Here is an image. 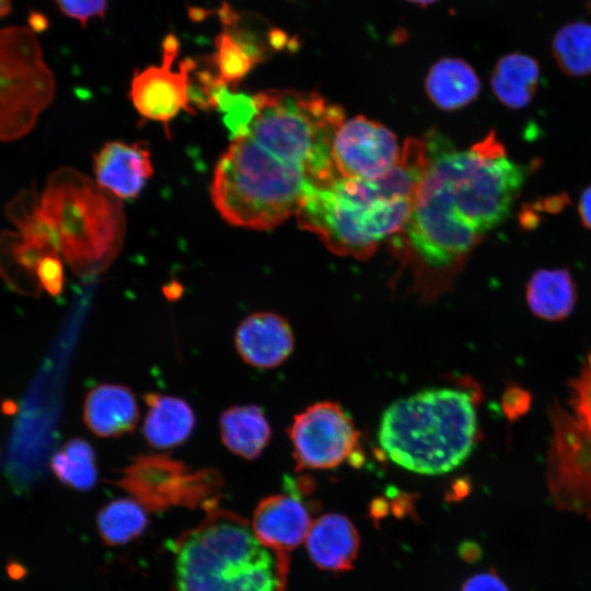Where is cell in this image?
<instances>
[{"label": "cell", "mask_w": 591, "mask_h": 591, "mask_svg": "<svg viewBox=\"0 0 591 591\" xmlns=\"http://www.w3.org/2000/svg\"><path fill=\"white\" fill-rule=\"evenodd\" d=\"M428 164L395 250L412 289L429 303L450 290L468 254L510 215L529 167L510 160L494 132L467 150L425 138Z\"/></svg>", "instance_id": "cell-1"}, {"label": "cell", "mask_w": 591, "mask_h": 591, "mask_svg": "<svg viewBox=\"0 0 591 591\" xmlns=\"http://www.w3.org/2000/svg\"><path fill=\"white\" fill-rule=\"evenodd\" d=\"M425 138L405 140L398 162L374 179L337 177L310 189L296 211L299 225L340 256L369 258L387 236L399 232L426 173Z\"/></svg>", "instance_id": "cell-2"}, {"label": "cell", "mask_w": 591, "mask_h": 591, "mask_svg": "<svg viewBox=\"0 0 591 591\" xmlns=\"http://www.w3.org/2000/svg\"><path fill=\"white\" fill-rule=\"evenodd\" d=\"M477 385L436 387L392 403L378 431L382 451L396 465L439 475L460 466L479 441Z\"/></svg>", "instance_id": "cell-3"}, {"label": "cell", "mask_w": 591, "mask_h": 591, "mask_svg": "<svg viewBox=\"0 0 591 591\" xmlns=\"http://www.w3.org/2000/svg\"><path fill=\"white\" fill-rule=\"evenodd\" d=\"M173 572L175 591H285L289 557L264 545L245 519L212 506L177 541Z\"/></svg>", "instance_id": "cell-4"}, {"label": "cell", "mask_w": 591, "mask_h": 591, "mask_svg": "<svg viewBox=\"0 0 591 591\" xmlns=\"http://www.w3.org/2000/svg\"><path fill=\"white\" fill-rule=\"evenodd\" d=\"M317 186L306 171L277 159L246 135L220 157L210 192L228 223L269 230L296 213L305 193Z\"/></svg>", "instance_id": "cell-5"}, {"label": "cell", "mask_w": 591, "mask_h": 591, "mask_svg": "<svg viewBox=\"0 0 591 591\" xmlns=\"http://www.w3.org/2000/svg\"><path fill=\"white\" fill-rule=\"evenodd\" d=\"M54 223L60 254L81 277L103 273L117 257L125 239L121 200L71 167L54 171L40 197Z\"/></svg>", "instance_id": "cell-6"}, {"label": "cell", "mask_w": 591, "mask_h": 591, "mask_svg": "<svg viewBox=\"0 0 591 591\" xmlns=\"http://www.w3.org/2000/svg\"><path fill=\"white\" fill-rule=\"evenodd\" d=\"M248 136L285 163L303 169L318 186L339 177L332 147L344 109L316 92L268 90L253 95Z\"/></svg>", "instance_id": "cell-7"}, {"label": "cell", "mask_w": 591, "mask_h": 591, "mask_svg": "<svg viewBox=\"0 0 591 591\" xmlns=\"http://www.w3.org/2000/svg\"><path fill=\"white\" fill-rule=\"evenodd\" d=\"M55 95L54 74L44 61L35 32L0 28V140L28 134Z\"/></svg>", "instance_id": "cell-8"}, {"label": "cell", "mask_w": 591, "mask_h": 591, "mask_svg": "<svg viewBox=\"0 0 591 591\" xmlns=\"http://www.w3.org/2000/svg\"><path fill=\"white\" fill-rule=\"evenodd\" d=\"M552 429L546 486L556 509L591 521V432L560 404L548 408Z\"/></svg>", "instance_id": "cell-9"}, {"label": "cell", "mask_w": 591, "mask_h": 591, "mask_svg": "<svg viewBox=\"0 0 591 591\" xmlns=\"http://www.w3.org/2000/svg\"><path fill=\"white\" fill-rule=\"evenodd\" d=\"M117 484L143 507L162 509L174 503H210L222 479L216 470L190 473L181 461L164 454H147L137 456Z\"/></svg>", "instance_id": "cell-10"}, {"label": "cell", "mask_w": 591, "mask_h": 591, "mask_svg": "<svg viewBox=\"0 0 591 591\" xmlns=\"http://www.w3.org/2000/svg\"><path fill=\"white\" fill-rule=\"evenodd\" d=\"M297 470H329L358 459L359 437L350 416L335 402H318L293 417L288 429Z\"/></svg>", "instance_id": "cell-11"}, {"label": "cell", "mask_w": 591, "mask_h": 591, "mask_svg": "<svg viewBox=\"0 0 591 591\" xmlns=\"http://www.w3.org/2000/svg\"><path fill=\"white\" fill-rule=\"evenodd\" d=\"M401 153L396 136L364 116L344 120L332 147L338 175L351 179H374L384 175L398 162Z\"/></svg>", "instance_id": "cell-12"}, {"label": "cell", "mask_w": 591, "mask_h": 591, "mask_svg": "<svg viewBox=\"0 0 591 591\" xmlns=\"http://www.w3.org/2000/svg\"><path fill=\"white\" fill-rule=\"evenodd\" d=\"M162 46L161 66H151L135 74L130 97L143 117L166 125L181 109L193 112L189 105V81L196 63L188 58L181 62L177 71H173L172 63L179 49L178 40L169 34Z\"/></svg>", "instance_id": "cell-13"}, {"label": "cell", "mask_w": 591, "mask_h": 591, "mask_svg": "<svg viewBox=\"0 0 591 591\" xmlns=\"http://www.w3.org/2000/svg\"><path fill=\"white\" fill-rule=\"evenodd\" d=\"M288 491L264 498L257 505L251 524L264 545L286 553L305 540L312 524L302 496Z\"/></svg>", "instance_id": "cell-14"}, {"label": "cell", "mask_w": 591, "mask_h": 591, "mask_svg": "<svg viewBox=\"0 0 591 591\" xmlns=\"http://www.w3.org/2000/svg\"><path fill=\"white\" fill-rule=\"evenodd\" d=\"M94 174L119 199L135 198L153 174L150 152L143 143L109 141L94 155Z\"/></svg>", "instance_id": "cell-15"}, {"label": "cell", "mask_w": 591, "mask_h": 591, "mask_svg": "<svg viewBox=\"0 0 591 591\" xmlns=\"http://www.w3.org/2000/svg\"><path fill=\"white\" fill-rule=\"evenodd\" d=\"M235 347L250 366L270 369L280 366L294 346L288 321L273 312H257L241 322L235 332Z\"/></svg>", "instance_id": "cell-16"}, {"label": "cell", "mask_w": 591, "mask_h": 591, "mask_svg": "<svg viewBox=\"0 0 591 591\" xmlns=\"http://www.w3.org/2000/svg\"><path fill=\"white\" fill-rule=\"evenodd\" d=\"M311 560L328 571L352 568L359 549V534L352 522L339 513H327L314 522L305 537Z\"/></svg>", "instance_id": "cell-17"}, {"label": "cell", "mask_w": 591, "mask_h": 591, "mask_svg": "<svg viewBox=\"0 0 591 591\" xmlns=\"http://www.w3.org/2000/svg\"><path fill=\"white\" fill-rule=\"evenodd\" d=\"M83 419L99 437L113 438L131 432L139 420L132 391L120 384H100L85 396Z\"/></svg>", "instance_id": "cell-18"}, {"label": "cell", "mask_w": 591, "mask_h": 591, "mask_svg": "<svg viewBox=\"0 0 591 591\" xmlns=\"http://www.w3.org/2000/svg\"><path fill=\"white\" fill-rule=\"evenodd\" d=\"M144 401L148 412L142 432L151 448L167 450L189 438L195 428L196 417L187 402L157 393L146 394Z\"/></svg>", "instance_id": "cell-19"}, {"label": "cell", "mask_w": 591, "mask_h": 591, "mask_svg": "<svg viewBox=\"0 0 591 591\" xmlns=\"http://www.w3.org/2000/svg\"><path fill=\"white\" fill-rule=\"evenodd\" d=\"M426 92L439 108L454 111L475 101L480 81L471 65L460 58H442L430 68Z\"/></svg>", "instance_id": "cell-20"}, {"label": "cell", "mask_w": 591, "mask_h": 591, "mask_svg": "<svg viewBox=\"0 0 591 591\" xmlns=\"http://www.w3.org/2000/svg\"><path fill=\"white\" fill-rule=\"evenodd\" d=\"M223 444L234 454L255 460L268 445L270 425L260 407L255 405L232 406L219 420Z\"/></svg>", "instance_id": "cell-21"}, {"label": "cell", "mask_w": 591, "mask_h": 591, "mask_svg": "<svg viewBox=\"0 0 591 591\" xmlns=\"http://www.w3.org/2000/svg\"><path fill=\"white\" fill-rule=\"evenodd\" d=\"M525 297L530 311L538 318L564 320L576 304L572 276L564 268L537 269L526 285Z\"/></svg>", "instance_id": "cell-22"}, {"label": "cell", "mask_w": 591, "mask_h": 591, "mask_svg": "<svg viewBox=\"0 0 591 591\" xmlns=\"http://www.w3.org/2000/svg\"><path fill=\"white\" fill-rule=\"evenodd\" d=\"M538 62L522 53L499 58L494 67L490 85L495 96L507 107H525L536 93L540 82Z\"/></svg>", "instance_id": "cell-23"}, {"label": "cell", "mask_w": 591, "mask_h": 591, "mask_svg": "<svg viewBox=\"0 0 591 591\" xmlns=\"http://www.w3.org/2000/svg\"><path fill=\"white\" fill-rule=\"evenodd\" d=\"M223 32L243 48L258 65L266 60L273 50L285 47L287 35L270 27L259 16L242 13L224 3L219 10Z\"/></svg>", "instance_id": "cell-24"}, {"label": "cell", "mask_w": 591, "mask_h": 591, "mask_svg": "<svg viewBox=\"0 0 591 591\" xmlns=\"http://www.w3.org/2000/svg\"><path fill=\"white\" fill-rule=\"evenodd\" d=\"M552 54L560 70L571 77L591 74V24L572 21L557 30L552 38Z\"/></svg>", "instance_id": "cell-25"}, {"label": "cell", "mask_w": 591, "mask_h": 591, "mask_svg": "<svg viewBox=\"0 0 591 591\" xmlns=\"http://www.w3.org/2000/svg\"><path fill=\"white\" fill-rule=\"evenodd\" d=\"M103 541L112 546L138 537L148 524L144 507L136 499L120 498L105 505L96 518Z\"/></svg>", "instance_id": "cell-26"}, {"label": "cell", "mask_w": 591, "mask_h": 591, "mask_svg": "<svg viewBox=\"0 0 591 591\" xmlns=\"http://www.w3.org/2000/svg\"><path fill=\"white\" fill-rule=\"evenodd\" d=\"M50 468L66 486L78 490L92 488L97 479L96 455L83 439H71L50 460Z\"/></svg>", "instance_id": "cell-27"}, {"label": "cell", "mask_w": 591, "mask_h": 591, "mask_svg": "<svg viewBox=\"0 0 591 591\" xmlns=\"http://www.w3.org/2000/svg\"><path fill=\"white\" fill-rule=\"evenodd\" d=\"M215 45L216 76L228 86L237 84L257 65L225 32L216 37Z\"/></svg>", "instance_id": "cell-28"}, {"label": "cell", "mask_w": 591, "mask_h": 591, "mask_svg": "<svg viewBox=\"0 0 591 591\" xmlns=\"http://www.w3.org/2000/svg\"><path fill=\"white\" fill-rule=\"evenodd\" d=\"M215 108L223 113V121L235 138L248 135L251 123L256 114L253 96L233 93L228 85L220 83L213 96Z\"/></svg>", "instance_id": "cell-29"}, {"label": "cell", "mask_w": 591, "mask_h": 591, "mask_svg": "<svg viewBox=\"0 0 591 591\" xmlns=\"http://www.w3.org/2000/svg\"><path fill=\"white\" fill-rule=\"evenodd\" d=\"M569 407L573 418L591 432V354L569 382Z\"/></svg>", "instance_id": "cell-30"}, {"label": "cell", "mask_w": 591, "mask_h": 591, "mask_svg": "<svg viewBox=\"0 0 591 591\" xmlns=\"http://www.w3.org/2000/svg\"><path fill=\"white\" fill-rule=\"evenodd\" d=\"M40 208V197L35 189L20 192L5 207V217L18 228L26 223Z\"/></svg>", "instance_id": "cell-31"}, {"label": "cell", "mask_w": 591, "mask_h": 591, "mask_svg": "<svg viewBox=\"0 0 591 591\" xmlns=\"http://www.w3.org/2000/svg\"><path fill=\"white\" fill-rule=\"evenodd\" d=\"M38 285L49 294L58 296L63 290V267L57 254L45 256L36 268Z\"/></svg>", "instance_id": "cell-32"}, {"label": "cell", "mask_w": 591, "mask_h": 591, "mask_svg": "<svg viewBox=\"0 0 591 591\" xmlns=\"http://www.w3.org/2000/svg\"><path fill=\"white\" fill-rule=\"evenodd\" d=\"M60 11L84 26L91 18L103 16L107 0H55Z\"/></svg>", "instance_id": "cell-33"}, {"label": "cell", "mask_w": 591, "mask_h": 591, "mask_svg": "<svg viewBox=\"0 0 591 591\" xmlns=\"http://www.w3.org/2000/svg\"><path fill=\"white\" fill-rule=\"evenodd\" d=\"M531 405L530 393L519 386L508 387L502 396V410L510 420L524 415Z\"/></svg>", "instance_id": "cell-34"}, {"label": "cell", "mask_w": 591, "mask_h": 591, "mask_svg": "<svg viewBox=\"0 0 591 591\" xmlns=\"http://www.w3.org/2000/svg\"><path fill=\"white\" fill-rule=\"evenodd\" d=\"M461 591H509V589L495 571H485L467 579Z\"/></svg>", "instance_id": "cell-35"}, {"label": "cell", "mask_w": 591, "mask_h": 591, "mask_svg": "<svg viewBox=\"0 0 591 591\" xmlns=\"http://www.w3.org/2000/svg\"><path fill=\"white\" fill-rule=\"evenodd\" d=\"M578 213L581 223L591 230V185L588 186L581 194L578 202Z\"/></svg>", "instance_id": "cell-36"}, {"label": "cell", "mask_w": 591, "mask_h": 591, "mask_svg": "<svg viewBox=\"0 0 591 591\" xmlns=\"http://www.w3.org/2000/svg\"><path fill=\"white\" fill-rule=\"evenodd\" d=\"M27 22L28 27L35 33L46 31L48 27L47 18L43 13L37 11H32L28 14Z\"/></svg>", "instance_id": "cell-37"}, {"label": "cell", "mask_w": 591, "mask_h": 591, "mask_svg": "<svg viewBox=\"0 0 591 591\" xmlns=\"http://www.w3.org/2000/svg\"><path fill=\"white\" fill-rule=\"evenodd\" d=\"M5 570H7V575L12 580H21L27 573L25 566L15 560L9 561L7 564Z\"/></svg>", "instance_id": "cell-38"}, {"label": "cell", "mask_w": 591, "mask_h": 591, "mask_svg": "<svg viewBox=\"0 0 591 591\" xmlns=\"http://www.w3.org/2000/svg\"><path fill=\"white\" fill-rule=\"evenodd\" d=\"M12 9V0H0V19L7 16Z\"/></svg>", "instance_id": "cell-39"}, {"label": "cell", "mask_w": 591, "mask_h": 591, "mask_svg": "<svg viewBox=\"0 0 591 591\" xmlns=\"http://www.w3.org/2000/svg\"><path fill=\"white\" fill-rule=\"evenodd\" d=\"M407 1L412 3L420 4V5H427L434 2L436 0H407Z\"/></svg>", "instance_id": "cell-40"}, {"label": "cell", "mask_w": 591, "mask_h": 591, "mask_svg": "<svg viewBox=\"0 0 591 591\" xmlns=\"http://www.w3.org/2000/svg\"><path fill=\"white\" fill-rule=\"evenodd\" d=\"M589 7H590V10H591V0L589 1Z\"/></svg>", "instance_id": "cell-41"}]
</instances>
